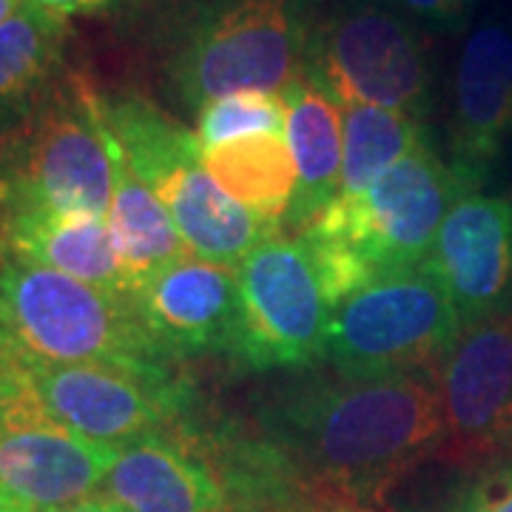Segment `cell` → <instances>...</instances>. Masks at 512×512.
I'll use <instances>...</instances> for the list:
<instances>
[{"label":"cell","mask_w":512,"mask_h":512,"mask_svg":"<svg viewBox=\"0 0 512 512\" xmlns=\"http://www.w3.org/2000/svg\"><path fill=\"white\" fill-rule=\"evenodd\" d=\"M265 439L299 490L379 504L421 461L441 456L436 370L305 387L279 404Z\"/></svg>","instance_id":"obj_1"},{"label":"cell","mask_w":512,"mask_h":512,"mask_svg":"<svg viewBox=\"0 0 512 512\" xmlns=\"http://www.w3.org/2000/svg\"><path fill=\"white\" fill-rule=\"evenodd\" d=\"M467 194L436 146L419 148L356 197H336L296 231L319 265L333 311L382 276L427 262L450 208Z\"/></svg>","instance_id":"obj_2"},{"label":"cell","mask_w":512,"mask_h":512,"mask_svg":"<svg viewBox=\"0 0 512 512\" xmlns=\"http://www.w3.org/2000/svg\"><path fill=\"white\" fill-rule=\"evenodd\" d=\"M0 342L52 365H103L146 379H180L131 296L15 256L0 265Z\"/></svg>","instance_id":"obj_3"},{"label":"cell","mask_w":512,"mask_h":512,"mask_svg":"<svg viewBox=\"0 0 512 512\" xmlns=\"http://www.w3.org/2000/svg\"><path fill=\"white\" fill-rule=\"evenodd\" d=\"M100 111L111 137L140 180L157 194L188 254L202 262L237 268L279 222L251 214L214 183L197 131L165 114L140 94H100Z\"/></svg>","instance_id":"obj_4"},{"label":"cell","mask_w":512,"mask_h":512,"mask_svg":"<svg viewBox=\"0 0 512 512\" xmlns=\"http://www.w3.org/2000/svg\"><path fill=\"white\" fill-rule=\"evenodd\" d=\"M311 0H191L165 80L191 111L237 92L282 94L305 72Z\"/></svg>","instance_id":"obj_5"},{"label":"cell","mask_w":512,"mask_h":512,"mask_svg":"<svg viewBox=\"0 0 512 512\" xmlns=\"http://www.w3.org/2000/svg\"><path fill=\"white\" fill-rule=\"evenodd\" d=\"M305 77L339 109L376 106L427 123L433 74L421 29L390 0H336L313 18Z\"/></svg>","instance_id":"obj_6"},{"label":"cell","mask_w":512,"mask_h":512,"mask_svg":"<svg viewBox=\"0 0 512 512\" xmlns=\"http://www.w3.org/2000/svg\"><path fill=\"white\" fill-rule=\"evenodd\" d=\"M0 194L55 211L109 217L111 151L100 92L83 77H57L0 151Z\"/></svg>","instance_id":"obj_7"},{"label":"cell","mask_w":512,"mask_h":512,"mask_svg":"<svg viewBox=\"0 0 512 512\" xmlns=\"http://www.w3.org/2000/svg\"><path fill=\"white\" fill-rule=\"evenodd\" d=\"M461 333L447 291L427 265L382 276L348 296L328 328L333 370L348 382L436 370Z\"/></svg>","instance_id":"obj_8"},{"label":"cell","mask_w":512,"mask_h":512,"mask_svg":"<svg viewBox=\"0 0 512 512\" xmlns=\"http://www.w3.org/2000/svg\"><path fill=\"white\" fill-rule=\"evenodd\" d=\"M231 356L251 370L305 367L325 356L330 305L319 265L299 237L265 239L237 265Z\"/></svg>","instance_id":"obj_9"},{"label":"cell","mask_w":512,"mask_h":512,"mask_svg":"<svg viewBox=\"0 0 512 512\" xmlns=\"http://www.w3.org/2000/svg\"><path fill=\"white\" fill-rule=\"evenodd\" d=\"M40 419L80 436L123 447L165 433L188 410L183 379H146L103 365H52L20 356Z\"/></svg>","instance_id":"obj_10"},{"label":"cell","mask_w":512,"mask_h":512,"mask_svg":"<svg viewBox=\"0 0 512 512\" xmlns=\"http://www.w3.org/2000/svg\"><path fill=\"white\" fill-rule=\"evenodd\" d=\"M436 387L439 458L478 467L512 458V311L461 328L436 367Z\"/></svg>","instance_id":"obj_11"},{"label":"cell","mask_w":512,"mask_h":512,"mask_svg":"<svg viewBox=\"0 0 512 512\" xmlns=\"http://www.w3.org/2000/svg\"><path fill=\"white\" fill-rule=\"evenodd\" d=\"M512 151V26L484 18L464 37L453 77L450 168L481 191Z\"/></svg>","instance_id":"obj_12"},{"label":"cell","mask_w":512,"mask_h":512,"mask_svg":"<svg viewBox=\"0 0 512 512\" xmlns=\"http://www.w3.org/2000/svg\"><path fill=\"white\" fill-rule=\"evenodd\" d=\"M424 265L450 296L461 328L512 311V194H464Z\"/></svg>","instance_id":"obj_13"},{"label":"cell","mask_w":512,"mask_h":512,"mask_svg":"<svg viewBox=\"0 0 512 512\" xmlns=\"http://www.w3.org/2000/svg\"><path fill=\"white\" fill-rule=\"evenodd\" d=\"M120 450L49 419L20 421L0 433V487L23 512H57L100 493Z\"/></svg>","instance_id":"obj_14"},{"label":"cell","mask_w":512,"mask_h":512,"mask_svg":"<svg viewBox=\"0 0 512 512\" xmlns=\"http://www.w3.org/2000/svg\"><path fill=\"white\" fill-rule=\"evenodd\" d=\"M131 302L171 359L231 350L239 311L237 268L185 254L143 282Z\"/></svg>","instance_id":"obj_15"},{"label":"cell","mask_w":512,"mask_h":512,"mask_svg":"<svg viewBox=\"0 0 512 512\" xmlns=\"http://www.w3.org/2000/svg\"><path fill=\"white\" fill-rule=\"evenodd\" d=\"M103 493L126 512H231L234 507L214 464L171 430L123 444Z\"/></svg>","instance_id":"obj_16"},{"label":"cell","mask_w":512,"mask_h":512,"mask_svg":"<svg viewBox=\"0 0 512 512\" xmlns=\"http://www.w3.org/2000/svg\"><path fill=\"white\" fill-rule=\"evenodd\" d=\"M3 211L9 256L128 296L123 259L106 217L23 200H6Z\"/></svg>","instance_id":"obj_17"},{"label":"cell","mask_w":512,"mask_h":512,"mask_svg":"<svg viewBox=\"0 0 512 512\" xmlns=\"http://www.w3.org/2000/svg\"><path fill=\"white\" fill-rule=\"evenodd\" d=\"M285 137L296 165V191L282 228L299 231L342 188V111L302 74L282 92Z\"/></svg>","instance_id":"obj_18"},{"label":"cell","mask_w":512,"mask_h":512,"mask_svg":"<svg viewBox=\"0 0 512 512\" xmlns=\"http://www.w3.org/2000/svg\"><path fill=\"white\" fill-rule=\"evenodd\" d=\"M103 128L111 151V202L106 220L123 259L128 296H134L143 282H148L157 271H163L174 259L188 254V248L177 234L163 202L140 180V174L131 168L117 140L111 137L106 120Z\"/></svg>","instance_id":"obj_19"},{"label":"cell","mask_w":512,"mask_h":512,"mask_svg":"<svg viewBox=\"0 0 512 512\" xmlns=\"http://www.w3.org/2000/svg\"><path fill=\"white\" fill-rule=\"evenodd\" d=\"M69 20L29 0L0 23V131H12L57 80Z\"/></svg>","instance_id":"obj_20"},{"label":"cell","mask_w":512,"mask_h":512,"mask_svg":"<svg viewBox=\"0 0 512 512\" xmlns=\"http://www.w3.org/2000/svg\"><path fill=\"white\" fill-rule=\"evenodd\" d=\"M205 165L222 191L271 222H285L296 191V165L285 134L259 131L205 148Z\"/></svg>","instance_id":"obj_21"},{"label":"cell","mask_w":512,"mask_h":512,"mask_svg":"<svg viewBox=\"0 0 512 512\" xmlns=\"http://www.w3.org/2000/svg\"><path fill=\"white\" fill-rule=\"evenodd\" d=\"M342 111V197L365 194L390 168L413 151L430 146L427 123L376 106H345Z\"/></svg>","instance_id":"obj_22"},{"label":"cell","mask_w":512,"mask_h":512,"mask_svg":"<svg viewBox=\"0 0 512 512\" xmlns=\"http://www.w3.org/2000/svg\"><path fill=\"white\" fill-rule=\"evenodd\" d=\"M285 134V100L274 92H237L217 97L197 111L202 148L220 146L245 134Z\"/></svg>","instance_id":"obj_23"},{"label":"cell","mask_w":512,"mask_h":512,"mask_svg":"<svg viewBox=\"0 0 512 512\" xmlns=\"http://www.w3.org/2000/svg\"><path fill=\"white\" fill-rule=\"evenodd\" d=\"M444 512H512V458L470 473L450 493Z\"/></svg>","instance_id":"obj_24"},{"label":"cell","mask_w":512,"mask_h":512,"mask_svg":"<svg viewBox=\"0 0 512 512\" xmlns=\"http://www.w3.org/2000/svg\"><path fill=\"white\" fill-rule=\"evenodd\" d=\"M32 419H40V413L29 393L20 356L6 342H0V433L12 424Z\"/></svg>","instance_id":"obj_25"},{"label":"cell","mask_w":512,"mask_h":512,"mask_svg":"<svg viewBox=\"0 0 512 512\" xmlns=\"http://www.w3.org/2000/svg\"><path fill=\"white\" fill-rule=\"evenodd\" d=\"M390 3L419 29L453 35L470 23L478 0H390Z\"/></svg>","instance_id":"obj_26"},{"label":"cell","mask_w":512,"mask_h":512,"mask_svg":"<svg viewBox=\"0 0 512 512\" xmlns=\"http://www.w3.org/2000/svg\"><path fill=\"white\" fill-rule=\"evenodd\" d=\"M37 6H43L46 12H52L57 18L69 20L80 18V15H94V12H103L120 0H35Z\"/></svg>","instance_id":"obj_27"},{"label":"cell","mask_w":512,"mask_h":512,"mask_svg":"<svg viewBox=\"0 0 512 512\" xmlns=\"http://www.w3.org/2000/svg\"><path fill=\"white\" fill-rule=\"evenodd\" d=\"M57 512H126L114 498L103 493H94L89 498H83V501H77V504H69V507H63V510Z\"/></svg>","instance_id":"obj_28"},{"label":"cell","mask_w":512,"mask_h":512,"mask_svg":"<svg viewBox=\"0 0 512 512\" xmlns=\"http://www.w3.org/2000/svg\"><path fill=\"white\" fill-rule=\"evenodd\" d=\"M26 3H29V0H0V23L15 18Z\"/></svg>","instance_id":"obj_29"},{"label":"cell","mask_w":512,"mask_h":512,"mask_svg":"<svg viewBox=\"0 0 512 512\" xmlns=\"http://www.w3.org/2000/svg\"><path fill=\"white\" fill-rule=\"evenodd\" d=\"M6 256H9V248H6V211H3V194H0V265H3Z\"/></svg>","instance_id":"obj_30"},{"label":"cell","mask_w":512,"mask_h":512,"mask_svg":"<svg viewBox=\"0 0 512 512\" xmlns=\"http://www.w3.org/2000/svg\"><path fill=\"white\" fill-rule=\"evenodd\" d=\"M0 512H23L18 504H15V501L9 498V493H6L3 487H0Z\"/></svg>","instance_id":"obj_31"},{"label":"cell","mask_w":512,"mask_h":512,"mask_svg":"<svg viewBox=\"0 0 512 512\" xmlns=\"http://www.w3.org/2000/svg\"><path fill=\"white\" fill-rule=\"evenodd\" d=\"M330 512H350V510H330Z\"/></svg>","instance_id":"obj_32"}]
</instances>
